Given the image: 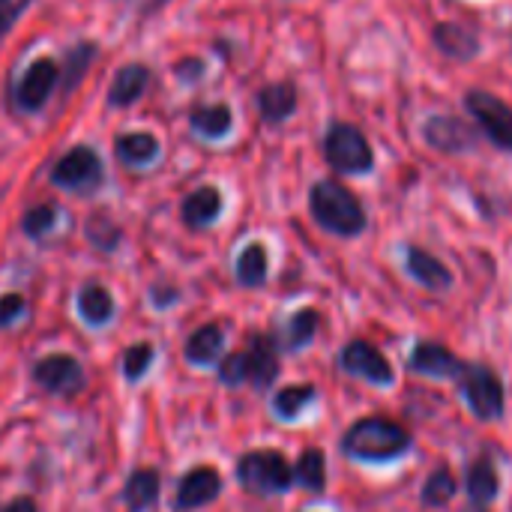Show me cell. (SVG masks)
<instances>
[{
	"mask_svg": "<svg viewBox=\"0 0 512 512\" xmlns=\"http://www.w3.org/2000/svg\"><path fill=\"white\" fill-rule=\"evenodd\" d=\"M408 273L429 291H444L453 282L450 270L435 255H429L426 249H417V246L408 249Z\"/></svg>",
	"mask_w": 512,
	"mask_h": 512,
	"instance_id": "obj_15",
	"label": "cell"
},
{
	"mask_svg": "<svg viewBox=\"0 0 512 512\" xmlns=\"http://www.w3.org/2000/svg\"><path fill=\"white\" fill-rule=\"evenodd\" d=\"M465 512H486L483 507H471V510H465Z\"/></svg>",
	"mask_w": 512,
	"mask_h": 512,
	"instance_id": "obj_38",
	"label": "cell"
},
{
	"mask_svg": "<svg viewBox=\"0 0 512 512\" xmlns=\"http://www.w3.org/2000/svg\"><path fill=\"white\" fill-rule=\"evenodd\" d=\"M33 381L54 396H75L84 387V369L69 354H48L33 366Z\"/></svg>",
	"mask_w": 512,
	"mask_h": 512,
	"instance_id": "obj_8",
	"label": "cell"
},
{
	"mask_svg": "<svg viewBox=\"0 0 512 512\" xmlns=\"http://www.w3.org/2000/svg\"><path fill=\"white\" fill-rule=\"evenodd\" d=\"M156 153H159V144L147 132H129L117 141V156L126 165H147L156 159Z\"/></svg>",
	"mask_w": 512,
	"mask_h": 512,
	"instance_id": "obj_25",
	"label": "cell"
},
{
	"mask_svg": "<svg viewBox=\"0 0 512 512\" xmlns=\"http://www.w3.org/2000/svg\"><path fill=\"white\" fill-rule=\"evenodd\" d=\"M315 399V387L312 384H294V387H285L276 393L273 399V411L282 417V420H294L300 417V411Z\"/></svg>",
	"mask_w": 512,
	"mask_h": 512,
	"instance_id": "obj_28",
	"label": "cell"
},
{
	"mask_svg": "<svg viewBox=\"0 0 512 512\" xmlns=\"http://www.w3.org/2000/svg\"><path fill=\"white\" fill-rule=\"evenodd\" d=\"M192 126L204 138H222L231 129V111L225 105H204L192 111Z\"/></svg>",
	"mask_w": 512,
	"mask_h": 512,
	"instance_id": "obj_27",
	"label": "cell"
},
{
	"mask_svg": "<svg viewBox=\"0 0 512 512\" xmlns=\"http://www.w3.org/2000/svg\"><path fill=\"white\" fill-rule=\"evenodd\" d=\"M465 105L501 150H512V108L504 99L486 90H471L465 96Z\"/></svg>",
	"mask_w": 512,
	"mask_h": 512,
	"instance_id": "obj_6",
	"label": "cell"
},
{
	"mask_svg": "<svg viewBox=\"0 0 512 512\" xmlns=\"http://www.w3.org/2000/svg\"><path fill=\"white\" fill-rule=\"evenodd\" d=\"M462 378V393L471 411L480 420H498L504 414V384L501 378L486 369V366H465Z\"/></svg>",
	"mask_w": 512,
	"mask_h": 512,
	"instance_id": "obj_5",
	"label": "cell"
},
{
	"mask_svg": "<svg viewBox=\"0 0 512 512\" xmlns=\"http://www.w3.org/2000/svg\"><path fill=\"white\" fill-rule=\"evenodd\" d=\"M435 42H438V48L444 54L459 57V60L477 54V36L468 27H459V24H450V21H444V24L435 27Z\"/></svg>",
	"mask_w": 512,
	"mask_h": 512,
	"instance_id": "obj_20",
	"label": "cell"
},
{
	"mask_svg": "<svg viewBox=\"0 0 512 512\" xmlns=\"http://www.w3.org/2000/svg\"><path fill=\"white\" fill-rule=\"evenodd\" d=\"M87 237H90L99 249L111 252V246L117 243L120 231H117L114 225H108L105 219H90V225H87Z\"/></svg>",
	"mask_w": 512,
	"mask_h": 512,
	"instance_id": "obj_34",
	"label": "cell"
},
{
	"mask_svg": "<svg viewBox=\"0 0 512 512\" xmlns=\"http://www.w3.org/2000/svg\"><path fill=\"white\" fill-rule=\"evenodd\" d=\"M453 495H456V477L447 468H438L423 486V504L426 507H444L453 501Z\"/></svg>",
	"mask_w": 512,
	"mask_h": 512,
	"instance_id": "obj_29",
	"label": "cell"
},
{
	"mask_svg": "<svg viewBox=\"0 0 512 512\" xmlns=\"http://www.w3.org/2000/svg\"><path fill=\"white\" fill-rule=\"evenodd\" d=\"M54 219H57V207H51V204H39V207H33L30 213H24L21 228H24V234H27V237L39 240V237H45V234L54 228Z\"/></svg>",
	"mask_w": 512,
	"mask_h": 512,
	"instance_id": "obj_32",
	"label": "cell"
},
{
	"mask_svg": "<svg viewBox=\"0 0 512 512\" xmlns=\"http://www.w3.org/2000/svg\"><path fill=\"white\" fill-rule=\"evenodd\" d=\"M498 471L492 459H477L468 471V495L474 501V507H486L498 498Z\"/></svg>",
	"mask_w": 512,
	"mask_h": 512,
	"instance_id": "obj_18",
	"label": "cell"
},
{
	"mask_svg": "<svg viewBox=\"0 0 512 512\" xmlns=\"http://www.w3.org/2000/svg\"><path fill=\"white\" fill-rule=\"evenodd\" d=\"M150 363H153V345H150V342H135V345H129L126 354H123V375H126L129 381H138V378L147 375Z\"/></svg>",
	"mask_w": 512,
	"mask_h": 512,
	"instance_id": "obj_31",
	"label": "cell"
},
{
	"mask_svg": "<svg viewBox=\"0 0 512 512\" xmlns=\"http://www.w3.org/2000/svg\"><path fill=\"white\" fill-rule=\"evenodd\" d=\"M324 156L342 174H366L375 165V156H372V147H369L366 135L357 126H348V123H336L327 132Z\"/></svg>",
	"mask_w": 512,
	"mask_h": 512,
	"instance_id": "obj_4",
	"label": "cell"
},
{
	"mask_svg": "<svg viewBox=\"0 0 512 512\" xmlns=\"http://www.w3.org/2000/svg\"><path fill=\"white\" fill-rule=\"evenodd\" d=\"M279 375V354L273 339L255 336L252 348L246 351V381H252L255 390H267Z\"/></svg>",
	"mask_w": 512,
	"mask_h": 512,
	"instance_id": "obj_13",
	"label": "cell"
},
{
	"mask_svg": "<svg viewBox=\"0 0 512 512\" xmlns=\"http://www.w3.org/2000/svg\"><path fill=\"white\" fill-rule=\"evenodd\" d=\"M267 279V252L261 243H249L237 258V282L243 288H258Z\"/></svg>",
	"mask_w": 512,
	"mask_h": 512,
	"instance_id": "obj_24",
	"label": "cell"
},
{
	"mask_svg": "<svg viewBox=\"0 0 512 512\" xmlns=\"http://www.w3.org/2000/svg\"><path fill=\"white\" fill-rule=\"evenodd\" d=\"M222 492V477L213 468H195L189 471L177 486V510H198L216 501Z\"/></svg>",
	"mask_w": 512,
	"mask_h": 512,
	"instance_id": "obj_11",
	"label": "cell"
},
{
	"mask_svg": "<svg viewBox=\"0 0 512 512\" xmlns=\"http://www.w3.org/2000/svg\"><path fill=\"white\" fill-rule=\"evenodd\" d=\"M0 512H39V510H36V504H33L30 498H15V501H9V504H6Z\"/></svg>",
	"mask_w": 512,
	"mask_h": 512,
	"instance_id": "obj_37",
	"label": "cell"
},
{
	"mask_svg": "<svg viewBox=\"0 0 512 512\" xmlns=\"http://www.w3.org/2000/svg\"><path fill=\"white\" fill-rule=\"evenodd\" d=\"M51 180L72 192H90L102 183V162L90 147H75L54 165Z\"/></svg>",
	"mask_w": 512,
	"mask_h": 512,
	"instance_id": "obj_7",
	"label": "cell"
},
{
	"mask_svg": "<svg viewBox=\"0 0 512 512\" xmlns=\"http://www.w3.org/2000/svg\"><path fill=\"white\" fill-rule=\"evenodd\" d=\"M411 369L420 372V375H429V378H459L465 372L462 360L453 351H447L444 345H435V342H423V345L414 348Z\"/></svg>",
	"mask_w": 512,
	"mask_h": 512,
	"instance_id": "obj_12",
	"label": "cell"
},
{
	"mask_svg": "<svg viewBox=\"0 0 512 512\" xmlns=\"http://www.w3.org/2000/svg\"><path fill=\"white\" fill-rule=\"evenodd\" d=\"M147 78H150V72H147L144 66H138V63L120 69V75L111 81V90H108L111 105H132V102L144 93Z\"/></svg>",
	"mask_w": 512,
	"mask_h": 512,
	"instance_id": "obj_21",
	"label": "cell"
},
{
	"mask_svg": "<svg viewBox=\"0 0 512 512\" xmlns=\"http://www.w3.org/2000/svg\"><path fill=\"white\" fill-rule=\"evenodd\" d=\"M342 366H345V372H351L369 384H378V387H390L396 381L387 357L378 348H372L369 342H351L342 351Z\"/></svg>",
	"mask_w": 512,
	"mask_h": 512,
	"instance_id": "obj_9",
	"label": "cell"
},
{
	"mask_svg": "<svg viewBox=\"0 0 512 512\" xmlns=\"http://www.w3.org/2000/svg\"><path fill=\"white\" fill-rule=\"evenodd\" d=\"M219 378L228 387H237L246 381V354H231L219 363Z\"/></svg>",
	"mask_w": 512,
	"mask_h": 512,
	"instance_id": "obj_33",
	"label": "cell"
},
{
	"mask_svg": "<svg viewBox=\"0 0 512 512\" xmlns=\"http://www.w3.org/2000/svg\"><path fill=\"white\" fill-rule=\"evenodd\" d=\"M24 300L18 297V294H6V297H0V327H9V324H15L21 315H24Z\"/></svg>",
	"mask_w": 512,
	"mask_h": 512,
	"instance_id": "obj_36",
	"label": "cell"
},
{
	"mask_svg": "<svg viewBox=\"0 0 512 512\" xmlns=\"http://www.w3.org/2000/svg\"><path fill=\"white\" fill-rule=\"evenodd\" d=\"M258 105H261L264 120L279 123V120H285V117L297 108V93H294L291 84H270V87L261 90Z\"/></svg>",
	"mask_w": 512,
	"mask_h": 512,
	"instance_id": "obj_23",
	"label": "cell"
},
{
	"mask_svg": "<svg viewBox=\"0 0 512 512\" xmlns=\"http://www.w3.org/2000/svg\"><path fill=\"white\" fill-rule=\"evenodd\" d=\"M294 480L309 489V492H321L327 486V459L321 450H306L300 459H297V468H294Z\"/></svg>",
	"mask_w": 512,
	"mask_h": 512,
	"instance_id": "obj_26",
	"label": "cell"
},
{
	"mask_svg": "<svg viewBox=\"0 0 512 512\" xmlns=\"http://www.w3.org/2000/svg\"><path fill=\"white\" fill-rule=\"evenodd\" d=\"M309 204H312V216L318 219V225L339 237H354L366 228V213L360 201L354 198V192H348L336 180L315 183Z\"/></svg>",
	"mask_w": 512,
	"mask_h": 512,
	"instance_id": "obj_2",
	"label": "cell"
},
{
	"mask_svg": "<svg viewBox=\"0 0 512 512\" xmlns=\"http://www.w3.org/2000/svg\"><path fill=\"white\" fill-rule=\"evenodd\" d=\"M426 138L432 147L447 150V153L474 147V129L468 123H462L459 117H444V114H438L426 123Z\"/></svg>",
	"mask_w": 512,
	"mask_h": 512,
	"instance_id": "obj_14",
	"label": "cell"
},
{
	"mask_svg": "<svg viewBox=\"0 0 512 512\" xmlns=\"http://www.w3.org/2000/svg\"><path fill=\"white\" fill-rule=\"evenodd\" d=\"M57 84V66L51 60H36L27 75L18 81V90H15V99L24 111H39L45 105V99L51 96Z\"/></svg>",
	"mask_w": 512,
	"mask_h": 512,
	"instance_id": "obj_10",
	"label": "cell"
},
{
	"mask_svg": "<svg viewBox=\"0 0 512 512\" xmlns=\"http://www.w3.org/2000/svg\"><path fill=\"white\" fill-rule=\"evenodd\" d=\"M30 6V0H0V39L12 30L18 15Z\"/></svg>",
	"mask_w": 512,
	"mask_h": 512,
	"instance_id": "obj_35",
	"label": "cell"
},
{
	"mask_svg": "<svg viewBox=\"0 0 512 512\" xmlns=\"http://www.w3.org/2000/svg\"><path fill=\"white\" fill-rule=\"evenodd\" d=\"M222 345H225V333L219 324H204L198 327L189 342H186V360L195 363V366H213L222 354Z\"/></svg>",
	"mask_w": 512,
	"mask_h": 512,
	"instance_id": "obj_16",
	"label": "cell"
},
{
	"mask_svg": "<svg viewBox=\"0 0 512 512\" xmlns=\"http://www.w3.org/2000/svg\"><path fill=\"white\" fill-rule=\"evenodd\" d=\"M408 447L411 435L387 417H366L354 423L342 441V450L357 462H390L402 456Z\"/></svg>",
	"mask_w": 512,
	"mask_h": 512,
	"instance_id": "obj_1",
	"label": "cell"
},
{
	"mask_svg": "<svg viewBox=\"0 0 512 512\" xmlns=\"http://www.w3.org/2000/svg\"><path fill=\"white\" fill-rule=\"evenodd\" d=\"M78 315H81L87 324H93V327L111 321V315H114V300H111V294H108L102 285H87V288H81V294H78Z\"/></svg>",
	"mask_w": 512,
	"mask_h": 512,
	"instance_id": "obj_22",
	"label": "cell"
},
{
	"mask_svg": "<svg viewBox=\"0 0 512 512\" xmlns=\"http://www.w3.org/2000/svg\"><path fill=\"white\" fill-rule=\"evenodd\" d=\"M159 474L144 468V471H135L129 480H126V489H123V504L129 507V512H147L156 501H159Z\"/></svg>",
	"mask_w": 512,
	"mask_h": 512,
	"instance_id": "obj_17",
	"label": "cell"
},
{
	"mask_svg": "<svg viewBox=\"0 0 512 512\" xmlns=\"http://www.w3.org/2000/svg\"><path fill=\"white\" fill-rule=\"evenodd\" d=\"M237 480L243 489H249L255 495H279V492L291 489L294 474H291L288 462L282 459V453L255 450L237 462Z\"/></svg>",
	"mask_w": 512,
	"mask_h": 512,
	"instance_id": "obj_3",
	"label": "cell"
},
{
	"mask_svg": "<svg viewBox=\"0 0 512 512\" xmlns=\"http://www.w3.org/2000/svg\"><path fill=\"white\" fill-rule=\"evenodd\" d=\"M315 330H318V312H315V309L297 312V315L288 321V330H285L288 348H306V345L315 339Z\"/></svg>",
	"mask_w": 512,
	"mask_h": 512,
	"instance_id": "obj_30",
	"label": "cell"
},
{
	"mask_svg": "<svg viewBox=\"0 0 512 512\" xmlns=\"http://www.w3.org/2000/svg\"><path fill=\"white\" fill-rule=\"evenodd\" d=\"M219 210H222V195H219L213 186H204V189L192 192V195L183 201V219H186V225H192V228L210 225V222L219 216Z\"/></svg>",
	"mask_w": 512,
	"mask_h": 512,
	"instance_id": "obj_19",
	"label": "cell"
}]
</instances>
